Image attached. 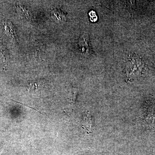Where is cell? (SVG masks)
<instances>
[{"instance_id":"3","label":"cell","mask_w":155,"mask_h":155,"mask_svg":"<svg viewBox=\"0 0 155 155\" xmlns=\"http://www.w3.org/2000/svg\"><path fill=\"white\" fill-rule=\"evenodd\" d=\"M91 120L90 116L89 114H86L84 116L83 121H82V126L84 129H86L87 131L89 130L91 127Z\"/></svg>"},{"instance_id":"2","label":"cell","mask_w":155,"mask_h":155,"mask_svg":"<svg viewBox=\"0 0 155 155\" xmlns=\"http://www.w3.org/2000/svg\"><path fill=\"white\" fill-rule=\"evenodd\" d=\"M52 13L56 19L59 21H64V22L66 21L67 17L66 15L64 12L60 9L55 8H53Z\"/></svg>"},{"instance_id":"1","label":"cell","mask_w":155,"mask_h":155,"mask_svg":"<svg viewBox=\"0 0 155 155\" xmlns=\"http://www.w3.org/2000/svg\"><path fill=\"white\" fill-rule=\"evenodd\" d=\"M5 29L7 35H9L11 38L16 39L17 34L14 29V27L11 22L6 21L4 23Z\"/></svg>"}]
</instances>
